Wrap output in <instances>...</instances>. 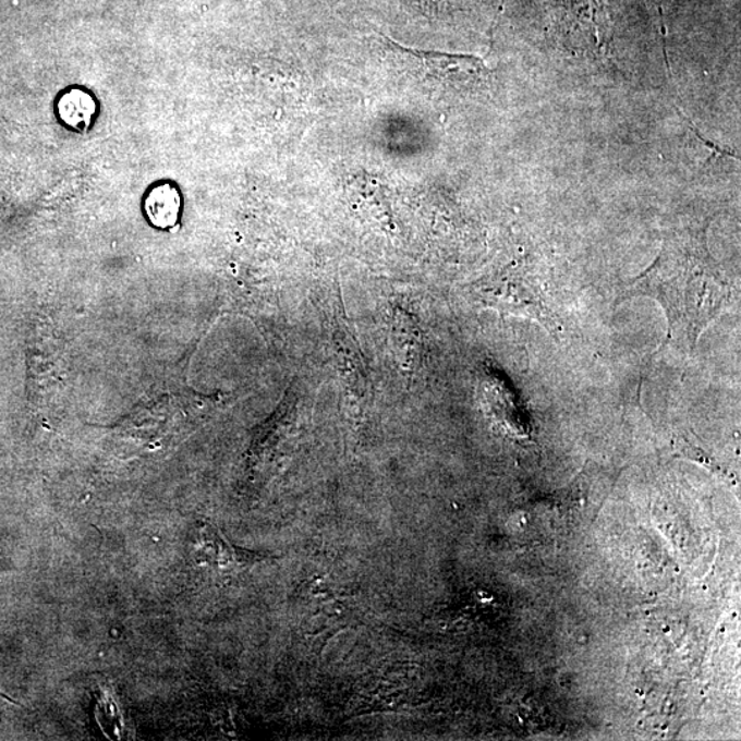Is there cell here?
<instances>
[{"label":"cell","instance_id":"6da1fadb","mask_svg":"<svg viewBox=\"0 0 741 741\" xmlns=\"http://www.w3.org/2000/svg\"><path fill=\"white\" fill-rule=\"evenodd\" d=\"M647 296L664 308L667 343L692 354L699 338L734 300L732 283L708 253L704 230L677 231L666 238L647 271L627 284L616 304Z\"/></svg>","mask_w":741,"mask_h":741},{"label":"cell","instance_id":"7a4b0ae2","mask_svg":"<svg viewBox=\"0 0 741 741\" xmlns=\"http://www.w3.org/2000/svg\"><path fill=\"white\" fill-rule=\"evenodd\" d=\"M396 66L430 92L467 95L489 87L491 71L482 58L408 49L386 40Z\"/></svg>","mask_w":741,"mask_h":741},{"label":"cell","instance_id":"3957f363","mask_svg":"<svg viewBox=\"0 0 741 741\" xmlns=\"http://www.w3.org/2000/svg\"><path fill=\"white\" fill-rule=\"evenodd\" d=\"M499 283L501 288L496 299L500 308L537 321L550 332L560 331L562 323L555 309L552 294L538 269L526 262L523 266H511Z\"/></svg>","mask_w":741,"mask_h":741},{"label":"cell","instance_id":"277c9868","mask_svg":"<svg viewBox=\"0 0 741 741\" xmlns=\"http://www.w3.org/2000/svg\"><path fill=\"white\" fill-rule=\"evenodd\" d=\"M195 562L220 571L230 570L235 566L251 560V554L242 552L227 542L219 529L214 525H203L198 529L193 550Z\"/></svg>","mask_w":741,"mask_h":741},{"label":"cell","instance_id":"5b68a950","mask_svg":"<svg viewBox=\"0 0 741 741\" xmlns=\"http://www.w3.org/2000/svg\"><path fill=\"white\" fill-rule=\"evenodd\" d=\"M148 219L160 229L177 224L180 214V195L172 185H158L146 199Z\"/></svg>","mask_w":741,"mask_h":741},{"label":"cell","instance_id":"8992f818","mask_svg":"<svg viewBox=\"0 0 741 741\" xmlns=\"http://www.w3.org/2000/svg\"><path fill=\"white\" fill-rule=\"evenodd\" d=\"M94 111V100L86 93H69L60 102L62 120L78 131H86L88 129L89 124H92Z\"/></svg>","mask_w":741,"mask_h":741},{"label":"cell","instance_id":"52a82bcc","mask_svg":"<svg viewBox=\"0 0 741 741\" xmlns=\"http://www.w3.org/2000/svg\"><path fill=\"white\" fill-rule=\"evenodd\" d=\"M98 722L111 739H120L124 734L123 718L120 716L118 704L108 692H100L98 696Z\"/></svg>","mask_w":741,"mask_h":741},{"label":"cell","instance_id":"ba28073f","mask_svg":"<svg viewBox=\"0 0 741 741\" xmlns=\"http://www.w3.org/2000/svg\"><path fill=\"white\" fill-rule=\"evenodd\" d=\"M412 3L416 4L417 8L423 10V12H434V10H438L439 4L444 2V0H411Z\"/></svg>","mask_w":741,"mask_h":741},{"label":"cell","instance_id":"9c48e42d","mask_svg":"<svg viewBox=\"0 0 741 741\" xmlns=\"http://www.w3.org/2000/svg\"><path fill=\"white\" fill-rule=\"evenodd\" d=\"M0 701L14 703V704L17 703V702L13 701V699H10L8 695H4V693H2V692H0Z\"/></svg>","mask_w":741,"mask_h":741}]
</instances>
